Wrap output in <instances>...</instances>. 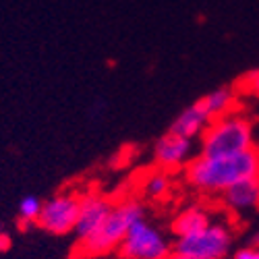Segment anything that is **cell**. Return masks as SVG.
Wrapping results in <instances>:
<instances>
[{
	"instance_id": "8992f818",
	"label": "cell",
	"mask_w": 259,
	"mask_h": 259,
	"mask_svg": "<svg viewBox=\"0 0 259 259\" xmlns=\"http://www.w3.org/2000/svg\"><path fill=\"white\" fill-rule=\"evenodd\" d=\"M81 207V195L73 191H60L41 205V213L37 218V224L44 232L54 236H64L75 230L77 218Z\"/></svg>"
},
{
	"instance_id": "9c48e42d",
	"label": "cell",
	"mask_w": 259,
	"mask_h": 259,
	"mask_svg": "<svg viewBox=\"0 0 259 259\" xmlns=\"http://www.w3.org/2000/svg\"><path fill=\"white\" fill-rule=\"evenodd\" d=\"M211 122L205 106L201 102V98L197 102H193L191 106L183 108V110L175 116V120L170 122L168 131L175 133V135H181L185 139H191V141H199V137L203 135V131L207 128V124Z\"/></svg>"
},
{
	"instance_id": "4fadbf2b",
	"label": "cell",
	"mask_w": 259,
	"mask_h": 259,
	"mask_svg": "<svg viewBox=\"0 0 259 259\" xmlns=\"http://www.w3.org/2000/svg\"><path fill=\"white\" fill-rule=\"evenodd\" d=\"M172 189V179L166 170L158 168L154 172H149L145 183H143V193L147 197H152V199H162L164 195H168Z\"/></svg>"
},
{
	"instance_id": "e0dca14e",
	"label": "cell",
	"mask_w": 259,
	"mask_h": 259,
	"mask_svg": "<svg viewBox=\"0 0 259 259\" xmlns=\"http://www.w3.org/2000/svg\"><path fill=\"white\" fill-rule=\"evenodd\" d=\"M11 245H13L11 234H9L7 230H3V228H0V253H7V251L11 249Z\"/></svg>"
},
{
	"instance_id": "30bf717a",
	"label": "cell",
	"mask_w": 259,
	"mask_h": 259,
	"mask_svg": "<svg viewBox=\"0 0 259 259\" xmlns=\"http://www.w3.org/2000/svg\"><path fill=\"white\" fill-rule=\"evenodd\" d=\"M222 201L234 213H253L259 211V177L247 179L222 193Z\"/></svg>"
},
{
	"instance_id": "7a4b0ae2",
	"label": "cell",
	"mask_w": 259,
	"mask_h": 259,
	"mask_svg": "<svg viewBox=\"0 0 259 259\" xmlns=\"http://www.w3.org/2000/svg\"><path fill=\"white\" fill-rule=\"evenodd\" d=\"M141 218H145V205L139 199L116 201L110 215H108L106 222L100 226V230L94 236H90L88 241L77 243L75 255H79L81 259H96V257H104L112 251H118L128 228L133 226V222H137Z\"/></svg>"
},
{
	"instance_id": "6da1fadb",
	"label": "cell",
	"mask_w": 259,
	"mask_h": 259,
	"mask_svg": "<svg viewBox=\"0 0 259 259\" xmlns=\"http://www.w3.org/2000/svg\"><path fill=\"white\" fill-rule=\"evenodd\" d=\"M259 177V149H247L234 156H218L205 158L195 156L185 168V183L205 195H222L236 183Z\"/></svg>"
},
{
	"instance_id": "52a82bcc",
	"label": "cell",
	"mask_w": 259,
	"mask_h": 259,
	"mask_svg": "<svg viewBox=\"0 0 259 259\" xmlns=\"http://www.w3.org/2000/svg\"><path fill=\"white\" fill-rule=\"evenodd\" d=\"M112 207H114V201L110 197L102 195V193H85V195H81L79 218L73 230L77 243H83L90 236H94L100 230V226L106 222L108 215H110Z\"/></svg>"
},
{
	"instance_id": "5bb4252c",
	"label": "cell",
	"mask_w": 259,
	"mask_h": 259,
	"mask_svg": "<svg viewBox=\"0 0 259 259\" xmlns=\"http://www.w3.org/2000/svg\"><path fill=\"white\" fill-rule=\"evenodd\" d=\"M41 205H44V201H41L39 197H35V195H25L23 199H21L19 205H17L19 226L27 228L31 224H37V218L41 213Z\"/></svg>"
},
{
	"instance_id": "d6986e66",
	"label": "cell",
	"mask_w": 259,
	"mask_h": 259,
	"mask_svg": "<svg viewBox=\"0 0 259 259\" xmlns=\"http://www.w3.org/2000/svg\"><path fill=\"white\" fill-rule=\"evenodd\" d=\"M249 245H253V247H259V230H255V232L251 234V241H249Z\"/></svg>"
},
{
	"instance_id": "2e32d148",
	"label": "cell",
	"mask_w": 259,
	"mask_h": 259,
	"mask_svg": "<svg viewBox=\"0 0 259 259\" xmlns=\"http://www.w3.org/2000/svg\"><path fill=\"white\" fill-rule=\"evenodd\" d=\"M232 259H259V247H253V245L241 247L239 251H234Z\"/></svg>"
},
{
	"instance_id": "ba28073f",
	"label": "cell",
	"mask_w": 259,
	"mask_h": 259,
	"mask_svg": "<svg viewBox=\"0 0 259 259\" xmlns=\"http://www.w3.org/2000/svg\"><path fill=\"white\" fill-rule=\"evenodd\" d=\"M193 158H195V141L170 131H166L154 145V160L166 172L183 170Z\"/></svg>"
},
{
	"instance_id": "5b68a950",
	"label": "cell",
	"mask_w": 259,
	"mask_h": 259,
	"mask_svg": "<svg viewBox=\"0 0 259 259\" xmlns=\"http://www.w3.org/2000/svg\"><path fill=\"white\" fill-rule=\"evenodd\" d=\"M172 243L162 234L160 228L152 226L147 218L133 222L116 255L120 259H168Z\"/></svg>"
},
{
	"instance_id": "ac0fdd59",
	"label": "cell",
	"mask_w": 259,
	"mask_h": 259,
	"mask_svg": "<svg viewBox=\"0 0 259 259\" xmlns=\"http://www.w3.org/2000/svg\"><path fill=\"white\" fill-rule=\"evenodd\" d=\"M168 259H199V257H191V255H183V253H175V251H172L168 255Z\"/></svg>"
},
{
	"instance_id": "3957f363",
	"label": "cell",
	"mask_w": 259,
	"mask_h": 259,
	"mask_svg": "<svg viewBox=\"0 0 259 259\" xmlns=\"http://www.w3.org/2000/svg\"><path fill=\"white\" fill-rule=\"evenodd\" d=\"M199 156L218 158L234 156L255 147L253 122L241 112H232L222 118H215L207 124L203 135L199 137Z\"/></svg>"
},
{
	"instance_id": "277c9868",
	"label": "cell",
	"mask_w": 259,
	"mask_h": 259,
	"mask_svg": "<svg viewBox=\"0 0 259 259\" xmlns=\"http://www.w3.org/2000/svg\"><path fill=\"white\" fill-rule=\"evenodd\" d=\"M232 239H234V234L226 224L211 222L207 228L195 234L175 239L172 251L191 255V257H199V259H224L232 249Z\"/></svg>"
},
{
	"instance_id": "9a60e30c",
	"label": "cell",
	"mask_w": 259,
	"mask_h": 259,
	"mask_svg": "<svg viewBox=\"0 0 259 259\" xmlns=\"http://www.w3.org/2000/svg\"><path fill=\"white\" fill-rule=\"evenodd\" d=\"M236 92L239 94H247L251 98H259V69L249 71L241 81H236Z\"/></svg>"
},
{
	"instance_id": "7c38bea8",
	"label": "cell",
	"mask_w": 259,
	"mask_h": 259,
	"mask_svg": "<svg viewBox=\"0 0 259 259\" xmlns=\"http://www.w3.org/2000/svg\"><path fill=\"white\" fill-rule=\"evenodd\" d=\"M201 102L205 106L209 118L215 120V118H222L226 114L236 112L234 106L239 102V92H236V88H232V85H222V88H215L209 94H205L201 98Z\"/></svg>"
},
{
	"instance_id": "8fae6325",
	"label": "cell",
	"mask_w": 259,
	"mask_h": 259,
	"mask_svg": "<svg viewBox=\"0 0 259 259\" xmlns=\"http://www.w3.org/2000/svg\"><path fill=\"white\" fill-rule=\"evenodd\" d=\"M209 224H211V215L205 207L189 205L172 218L170 232L175 234V239H181V236H189V234H195V232L207 228Z\"/></svg>"
}]
</instances>
